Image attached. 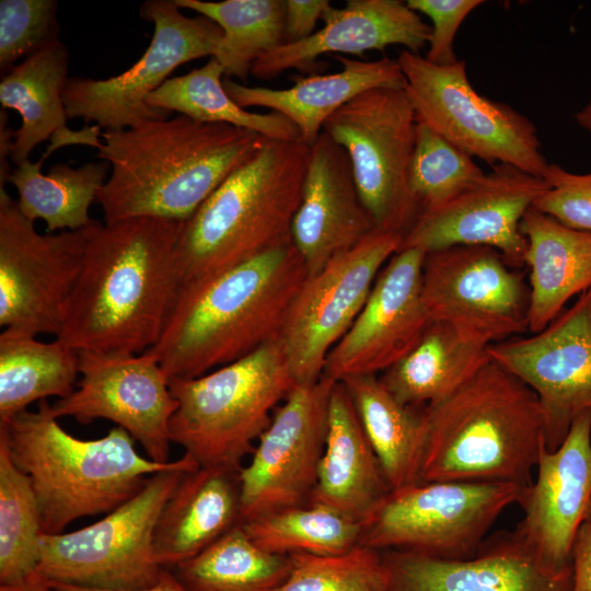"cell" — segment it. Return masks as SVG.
I'll return each instance as SVG.
<instances>
[{
	"mask_svg": "<svg viewBox=\"0 0 591 591\" xmlns=\"http://www.w3.org/2000/svg\"><path fill=\"white\" fill-rule=\"evenodd\" d=\"M184 222L92 220L80 274L55 338L78 351L142 354L159 340L178 291L175 247Z\"/></svg>",
	"mask_w": 591,
	"mask_h": 591,
	"instance_id": "1",
	"label": "cell"
},
{
	"mask_svg": "<svg viewBox=\"0 0 591 591\" xmlns=\"http://www.w3.org/2000/svg\"><path fill=\"white\" fill-rule=\"evenodd\" d=\"M267 140L183 115L103 131L96 155L111 171L96 202L105 222L140 217L185 222Z\"/></svg>",
	"mask_w": 591,
	"mask_h": 591,
	"instance_id": "2",
	"label": "cell"
},
{
	"mask_svg": "<svg viewBox=\"0 0 591 591\" xmlns=\"http://www.w3.org/2000/svg\"><path fill=\"white\" fill-rule=\"evenodd\" d=\"M306 277L290 241L184 286L147 351L171 379L196 378L241 359L280 337Z\"/></svg>",
	"mask_w": 591,
	"mask_h": 591,
	"instance_id": "3",
	"label": "cell"
},
{
	"mask_svg": "<svg viewBox=\"0 0 591 591\" xmlns=\"http://www.w3.org/2000/svg\"><path fill=\"white\" fill-rule=\"evenodd\" d=\"M418 483L493 482L528 487L545 447L535 393L490 359L449 397L425 406Z\"/></svg>",
	"mask_w": 591,
	"mask_h": 591,
	"instance_id": "4",
	"label": "cell"
},
{
	"mask_svg": "<svg viewBox=\"0 0 591 591\" xmlns=\"http://www.w3.org/2000/svg\"><path fill=\"white\" fill-rule=\"evenodd\" d=\"M15 465L34 489L45 534H58L73 521L108 513L132 498L147 479L187 460L158 463L143 457L135 440L115 427L104 437L82 440L67 432L47 399L0 425Z\"/></svg>",
	"mask_w": 591,
	"mask_h": 591,
	"instance_id": "5",
	"label": "cell"
},
{
	"mask_svg": "<svg viewBox=\"0 0 591 591\" xmlns=\"http://www.w3.org/2000/svg\"><path fill=\"white\" fill-rule=\"evenodd\" d=\"M310 147L267 140L183 223L176 247L178 289L291 241Z\"/></svg>",
	"mask_w": 591,
	"mask_h": 591,
	"instance_id": "6",
	"label": "cell"
},
{
	"mask_svg": "<svg viewBox=\"0 0 591 591\" xmlns=\"http://www.w3.org/2000/svg\"><path fill=\"white\" fill-rule=\"evenodd\" d=\"M296 385L280 338L202 375L172 378L171 441L199 466L241 470Z\"/></svg>",
	"mask_w": 591,
	"mask_h": 591,
	"instance_id": "7",
	"label": "cell"
},
{
	"mask_svg": "<svg viewBox=\"0 0 591 591\" xmlns=\"http://www.w3.org/2000/svg\"><path fill=\"white\" fill-rule=\"evenodd\" d=\"M186 456L181 466L151 475L139 493L101 520L72 532L43 533L37 578L111 591L153 586L164 569L153 544L159 515L183 473L199 466Z\"/></svg>",
	"mask_w": 591,
	"mask_h": 591,
	"instance_id": "8",
	"label": "cell"
},
{
	"mask_svg": "<svg viewBox=\"0 0 591 591\" xmlns=\"http://www.w3.org/2000/svg\"><path fill=\"white\" fill-rule=\"evenodd\" d=\"M396 59L417 121L491 167L508 164L543 178L549 162L534 123L509 104L480 95L464 60L439 66L406 49Z\"/></svg>",
	"mask_w": 591,
	"mask_h": 591,
	"instance_id": "9",
	"label": "cell"
},
{
	"mask_svg": "<svg viewBox=\"0 0 591 591\" xmlns=\"http://www.w3.org/2000/svg\"><path fill=\"white\" fill-rule=\"evenodd\" d=\"M524 488L509 483L426 482L390 490L361 523L359 545L468 558L499 515L519 502Z\"/></svg>",
	"mask_w": 591,
	"mask_h": 591,
	"instance_id": "10",
	"label": "cell"
},
{
	"mask_svg": "<svg viewBox=\"0 0 591 591\" xmlns=\"http://www.w3.org/2000/svg\"><path fill=\"white\" fill-rule=\"evenodd\" d=\"M416 126L404 88L382 86L349 101L323 127L347 153L375 228L403 236L419 215L408 186Z\"/></svg>",
	"mask_w": 591,
	"mask_h": 591,
	"instance_id": "11",
	"label": "cell"
},
{
	"mask_svg": "<svg viewBox=\"0 0 591 591\" xmlns=\"http://www.w3.org/2000/svg\"><path fill=\"white\" fill-rule=\"evenodd\" d=\"M140 16L153 24V35L129 69L102 80L68 78L62 99L69 119L81 118L108 131L169 118L171 113L147 104L149 95L179 66L213 57L222 38L213 21L185 15L174 0H148Z\"/></svg>",
	"mask_w": 591,
	"mask_h": 591,
	"instance_id": "12",
	"label": "cell"
},
{
	"mask_svg": "<svg viewBox=\"0 0 591 591\" xmlns=\"http://www.w3.org/2000/svg\"><path fill=\"white\" fill-rule=\"evenodd\" d=\"M402 242V234L376 229L306 277L279 337L296 384L322 378L328 354L352 326Z\"/></svg>",
	"mask_w": 591,
	"mask_h": 591,
	"instance_id": "13",
	"label": "cell"
},
{
	"mask_svg": "<svg viewBox=\"0 0 591 591\" xmlns=\"http://www.w3.org/2000/svg\"><path fill=\"white\" fill-rule=\"evenodd\" d=\"M83 229L39 233L0 188V325L34 336L58 335L80 274Z\"/></svg>",
	"mask_w": 591,
	"mask_h": 591,
	"instance_id": "14",
	"label": "cell"
},
{
	"mask_svg": "<svg viewBox=\"0 0 591 591\" xmlns=\"http://www.w3.org/2000/svg\"><path fill=\"white\" fill-rule=\"evenodd\" d=\"M421 292L431 321L486 345L529 329L530 287L493 247L461 245L426 253Z\"/></svg>",
	"mask_w": 591,
	"mask_h": 591,
	"instance_id": "15",
	"label": "cell"
},
{
	"mask_svg": "<svg viewBox=\"0 0 591 591\" xmlns=\"http://www.w3.org/2000/svg\"><path fill=\"white\" fill-rule=\"evenodd\" d=\"M335 383L322 376L312 384H297L275 409L250 463L240 470L242 522L310 501Z\"/></svg>",
	"mask_w": 591,
	"mask_h": 591,
	"instance_id": "16",
	"label": "cell"
},
{
	"mask_svg": "<svg viewBox=\"0 0 591 591\" xmlns=\"http://www.w3.org/2000/svg\"><path fill=\"white\" fill-rule=\"evenodd\" d=\"M488 355L535 393L546 450H556L591 413V287L543 331L491 344Z\"/></svg>",
	"mask_w": 591,
	"mask_h": 591,
	"instance_id": "17",
	"label": "cell"
},
{
	"mask_svg": "<svg viewBox=\"0 0 591 591\" xmlns=\"http://www.w3.org/2000/svg\"><path fill=\"white\" fill-rule=\"evenodd\" d=\"M79 355L81 379L70 395L50 405L51 414L81 424L113 421L142 445L148 459L170 462V422L177 403L158 359L149 351Z\"/></svg>",
	"mask_w": 591,
	"mask_h": 591,
	"instance_id": "18",
	"label": "cell"
},
{
	"mask_svg": "<svg viewBox=\"0 0 591 591\" xmlns=\"http://www.w3.org/2000/svg\"><path fill=\"white\" fill-rule=\"evenodd\" d=\"M548 189L544 178L496 164L476 184L432 210L421 212L402 247L426 253L452 246H488L514 269L525 266L528 241L520 229L525 212Z\"/></svg>",
	"mask_w": 591,
	"mask_h": 591,
	"instance_id": "19",
	"label": "cell"
},
{
	"mask_svg": "<svg viewBox=\"0 0 591 591\" xmlns=\"http://www.w3.org/2000/svg\"><path fill=\"white\" fill-rule=\"evenodd\" d=\"M425 256L424 250L408 247L389 259L362 311L328 354L322 376L340 382L376 375L417 344L432 322L421 292Z\"/></svg>",
	"mask_w": 591,
	"mask_h": 591,
	"instance_id": "20",
	"label": "cell"
},
{
	"mask_svg": "<svg viewBox=\"0 0 591 591\" xmlns=\"http://www.w3.org/2000/svg\"><path fill=\"white\" fill-rule=\"evenodd\" d=\"M536 468L518 502L523 519L514 531L546 566L571 570L573 540L591 500V413L573 421L556 450H542Z\"/></svg>",
	"mask_w": 591,
	"mask_h": 591,
	"instance_id": "21",
	"label": "cell"
},
{
	"mask_svg": "<svg viewBox=\"0 0 591 591\" xmlns=\"http://www.w3.org/2000/svg\"><path fill=\"white\" fill-rule=\"evenodd\" d=\"M387 591H571L572 569L555 571L513 532L486 537L475 555L448 559L381 552Z\"/></svg>",
	"mask_w": 591,
	"mask_h": 591,
	"instance_id": "22",
	"label": "cell"
},
{
	"mask_svg": "<svg viewBox=\"0 0 591 591\" xmlns=\"http://www.w3.org/2000/svg\"><path fill=\"white\" fill-rule=\"evenodd\" d=\"M374 230V221L360 198L347 153L322 131L310 147L301 200L290 229L291 243L308 276Z\"/></svg>",
	"mask_w": 591,
	"mask_h": 591,
	"instance_id": "23",
	"label": "cell"
},
{
	"mask_svg": "<svg viewBox=\"0 0 591 591\" xmlns=\"http://www.w3.org/2000/svg\"><path fill=\"white\" fill-rule=\"evenodd\" d=\"M322 21L310 37L262 55L251 74L268 80L289 69L304 70L326 54L361 57L392 45L420 54L431 35V26L402 0H348L343 8L331 5Z\"/></svg>",
	"mask_w": 591,
	"mask_h": 591,
	"instance_id": "24",
	"label": "cell"
},
{
	"mask_svg": "<svg viewBox=\"0 0 591 591\" xmlns=\"http://www.w3.org/2000/svg\"><path fill=\"white\" fill-rule=\"evenodd\" d=\"M341 70L328 74L298 76L287 89L250 86L229 78L223 86L242 108L263 107L287 117L299 130L300 140L311 147L326 120L359 94L374 88H404L397 59L366 61L333 55Z\"/></svg>",
	"mask_w": 591,
	"mask_h": 591,
	"instance_id": "25",
	"label": "cell"
},
{
	"mask_svg": "<svg viewBox=\"0 0 591 591\" xmlns=\"http://www.w3.org/2000/svg\"><path fill=\"white\" fill-rule=\"evenodd\" d=\"M241 522L240 470L198 466L184 472L157 522V559L173 569Z\"/></svg>",
	"mask_w": 591,
	"mask_h": 591,
	"instance_id": "26",
	"label": "cell"
},
{
	"mask_svg": "<svg viewBox=\"0 0 591 591\" xmlns=\"http://www.w3.org/2000/svg\"><path fill=\"white\" fill-rule=\"evenodd\" d=\"M390 490L352 401L344 384L336 382L328 403L324 451L309 502L362 523Z\"/></svg>",
	"mask_w": 591,
	"mask_h": 591,
	"instance_id": "27",
	"label": "cell"
},
{
	"mask_svg": "<svg viewBox=\"0 0 591 591\" xmlns=\"http://www.w3.org/2000/svg\"><path fill=\"white\" fill-rule=\"evenodd\" d=\"M530 269L529 331L538 333L591 287V232L568 228L531 207L522 218Z\"/></svg>",
	"mask_w": 591,
	"mask_h": 591,
	"instance_id": "28",
	"label": "cell"
},
{
	"mask_svg": "<svg viewBox=\"0 0 591 591\" xmlns=\"http://www.w3.org/2000/svg\"><path fill=\"white\" fill-rule=\"evenodd\" d=\"M488 346L432 321L410 351L379 379L402 404L425 407L449 397L474 376L491 359Z\"/></svg>",
	"mask_w": 591,
	"mask_h": 591,
	"instance_id": "29",
	"label": "cell"
},
{
	"mask_svg": "<svg viewBox=\"0 0 591 591\" xmlns=\"http://www.w3.org/2000/svg\"><path fill=\"white\" fill-rule=\"evenodd\" d=\"M69 51L60 40L15 65L0 81L2 109H14L21 117L14 130L11 163L27 160L42 142L66 130V107L62 99L68 80Z\"/></svg>",
	"mask_w": 591,
	"mask_h": 591,
	"instance_id": "30",
	"label": "cell"
},
{
	"mask_svg": "<svg viewBox=\"0 0 591 591\" xmlns=\"http://www.w3.org/2000/svg\"><path fill=\"white\" fill-rule=\"evenodd\" d=\"M340 382L391 490L417 484L426 431L425 407L398 402L378 375L349 376Z\"/></svg>",
	"mask_w": 591,
	"mask_h": 591,
	"instance_id": "31",
	"label": "cell"
},
{
	"mask_svg": "<svg viewBox=\"0 0 591 591\" xmlns=\"http://www.w3.org/2000/svg\"><path fill=\"white\" fill-rule=\"evenodd\" d=\"M80 374L79 351L58 338L3 328L0 334V425L27 410L34 402L74 391Z\"/></svg>",
	"mask_w": 591,
	"mask_h": 591,
	"instance_id": "32",
	"label": "cell"
},
{
	"mask_svg": "<svg viewBox=\"0 0 591 591\" xmlns=\"http://www.w3.org/2000/svg\"><path fill=\"white\" fill-rule=\"evenodd\" d=\"M46 159L27 160L9 176L18 193V206L31 221L43 220L47 233L82 230L93 220L89 210L107 181L106 162H89L79 167L66 163L42 173Z\"/></svg>",
	"mask_w": 591,
	"mask_h": 591,
	"instance_id": "33",
	"label": "cell"
},
{
	"mask_svg": "<svg viewBox=\"0 0 591 591\" xmlns=\"http://www.w3.org/2000/svg\"><path fill=\"white\" fill-rule=\"evenodd\" d=\"M223 79V68L211 57L202 67L167 79L149 95L147 104L171 114L177 112L197 123L248 129L269 140L300 139L297 127L283 115L239 106L224 90Z\"/></svg>",
	"mask_w": 591,
	"mask_h": 591,
	"instance_id": "34",
	"label": "cell"
},
{
	"mask_svg": "<svg viewBox=\"0 0 591 591\" xmlns=\"http://www.w3.org/2000/svg\"><path fill=\"white\" fill-rule=\"evenodd\" d=\"M290 569V556L262 549L239 524L171 570L188 591H276Z\"/></svg>",
	"mask_w": 591,
	"mask_h": 591,
	"instance_id": "35",
	"label": "cell"
},
{
	"mask_svg": "<svg viewBox=\"0 0 591 591\" xmlns=\"http://www.w3.org/2000/svg\"><path fill=\"white\" fill-rule=\"evenodd\" d=\"M185 10L213 21L222 38L213 56L224 78L245 84L254 62L286 43L285 0H174Z\"/></svg>",
	"mask_w": 591,
	"mask_h": 591,
	"instance_id": "36",
	"label": "cell"
},
{
	"mask_svg": "<svg viewBox=\"0 0 591 591\" xmlns=\"http://www.w3.org/2000/svg\"><path fill=\"white\" fill-rule=\"evenodd\" d=\"M262 549L279 555H339L359 546L361 523L320 503L277 509L243 521Z\"/></svg>",
	"mask_w": 591,
	"mask_h": 591,
	"instance_id": "37",
	"label": "cell"
},
{
	"mask_svg": "<svg viewBox=\"0 0 591 591\" xmlns=\"http://www.w3.org/2000/svg\"><path fill=\"white\" fill-rule=\"evenodd\" d=\"M43 533L31 480L0 439V586L37 578Z\"/></svg>",
	"mask_w": 591,
	"mask_h": 591,
	"instance_id": "38",
	"label": "cell"
},
{
	"mask_svg": "<svg viewBox=\"0 0 591 591\" xmlns=\"http://www.w3.org/2000/svg\"><path fill=\"white\" fill-rule=\"evenodd\" d=\"M485 174L470 154L417 121L408 186L419 213L445 204Z\"/></svg>",
	"mask_w": 591,
	"mask_h": 591,
	"instance_id": "39",
	"label": "cell"
},
{
	"mask_svg": "<svg viewBox=\"0 0 591 591\" xmlns=\"http://www.w3.org/2000/svg\"><path fill=\"white\" fill-rule=\"evenodd\" d=\"M289 556L290 572L276 591H387L379 551L359 545L339 555Z\"/></svg>",
	"mask_w": 591,
	"mask_h": 591,
	"instance_id": "40",
	"label": "cell"
},
{
	"mask_svg": "<svg viewBox=\"0 0 591 591\" xmlns=\"http://www.w3.org/2000/svg\"><path fill=\"white\" fill-rule=\"evenodd\" d=\"M55 0L0 1V71L59 42Z\"/></svg>",
	"mask_w": 591,
	"mask_h": 591,
	"instance_id": "41",
	"label": "cell"
},
{
	"mask_svg": "<svg viewBox=\"0 0 591 591\" xmlns=\"http://www.w3.org/2000/svg\"><path fill=\"white\" fill-rule=\"evenodd\" d=\"M543 178L548 189L532 207L568 228L591 232V172L577 174L549 163Z\"/></svg>",
	"mask_w": 591,
	"mask_h": 591,
	"instance_id": "42",
	"label": "cell"
},
{
	"mask_svg": "<svg viewBox=\"0 0 591 591\" xmlns=\"http://www.w3.org/2000/svg\"><path fill=\"white\" fill-rule=\"evenodd\" d=\"M410 9L428 16L431 35L425 58L434 65L449 66L459 59L454 51L457 30L482 0H407Z\"/></svg>",
	"mask_w": 591,
	"mask_h": 591,
	"instance_id": "43",
	"label": "cell"
},
{
	"mask_svg": "<svg viewBox=\"0 0 591 591\" xmlns=\"http://www.w3.org/2000/svg\"><path fill=\"white\" fill-rule=\"evenodd\" d=\"M331 5L328 0H285V44L297 43L314 34L317 21Z\"/></svg>",
	"mask_w": 591,
	"mask_h": 591,
	"instance_id": "44",
	"label": "cell"
},
{
	"mask_svg": "<svg viewBox=\"0 0 591 591\" xmlns=\"http://www.w3.org/2000/svg\"><path fill=\"white\" fill-rule=\"evenodd\" d=\"M571 591H591V523L583 522L577 531L571 549Z\"/></svg>",
	"mask_w": 591,
	"mask_h": 591,
	"instance_id": "45",
	"label": "cell"
},
{
	"mask_svg": "<svg viewBox=\"0 0 591 591\" xmlns=\"http://www.w3.org/2000/svg\"><path fill=\"white\" fill-rule=\"evenodd\" d=\"M14 142V130L8 124L5 109L0 111V188H4L11 167V154Z\"/></svg>",
	"mask_w": 591,
	"mask_h": 591,
	"instance_id": "46",
	"label": "cell"
},
{
	"mask_svg": "<svg viewBox=\"0 0 591 591\" xmlns=\"http://www.w3.org/2000/svg\"><path fill=\"white\" fill-rule=\"evenodd\" d=\"M50 584L55 587L58 591H111V590H99V589L82 588V587L67 586V584H56V583H50ZM125 591H188V590L178 580V578L175 576V573L171 569L164 568L160 575V578L153 586L146 589L125 590Z\"/></svg>",
	"mask_w": 591,
	"mask_h": 591,
	"instance_id": "47",
	"label": "cell"
},
{
	"mask_svg": "<svg viewBox=\"0 0 591 591\" xmlns=\"http://www.w3.org/2000/svg\"><path fill=\"white\" fill-rule=\"evenodd\" d=\"M0 591H58L50 583L38 578L16 586H0Z\"/></svg>",
	"mask_w": 591,
	"mask_h": 591,
	"instance_id": "48",
	"label": "cell"
},
{
	"mask_svg": "<svg viewBox=\"0 0 591 591\" xmlns=\"http://www.w3.org/2000/svg\"><path fill=\"white\" fill-rule=\"evenodd\" d=\"M575 119L591 137V95L587 104L575 115Z\"/></svg>",
	"mask_w": 591,
	"mask_h": 591,
	"instance_id": "49",
	"label": "cell"
},
{
	"mask_svg": "<svg viewBox=\"0 0 591 591\" xmlns=\"http://www.w3.org/2000/svg\"><path fill=\"white\" fill-rule=\"evenodd\" d=\"M584 521L591 523V500H590V505H589Z\"/></svg>",
	"mask_w": 591,
	"mask_h": 591,
	"instance_id": "50",
	"label": "cell"
}]
</instances>
